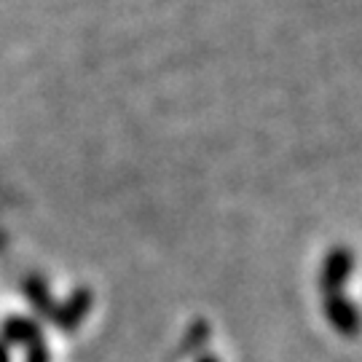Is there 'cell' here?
I'll return each instance as SVG.
<instances>
[{"label": "cell", "instance_id": "6da1fadb", "mask_svg": "<svg viewBox=\"0 0 362 362\" xmlns=\"http://www.w3.org/2000/svg\"><path fill=\"white\" fill-rule=\"evenodd\" d=\"M322 314L327 325L336 330L338 336L354 338L360 336L362 330V311L354 306V300L346 298L344 293H333V296H325L322 300Z\"/></svg>", "mask_w": 362, "mask_h": 362}, {"label": "cell", "instance_id": "7a4b0ae2", "mask_svg": "<svg viewBox=\"0 0 362 362\" xmlns=\"http://www.w3.org/2000/svg\"><path fill=\"white\" fill-rule=\"evenodd\" d=\"M351 272H354V252L346 245L333 247L322 260V269H320V290L325 296H333V293H344V287L349 282Z\"/></svg>", "mask_w": 362, "mask_h": 362}, {"label": "cell", "instance_id": "3957f363", "mask_svg": "<svg viewBox=\"0 0 362 362\" xmlns=\"http://www.w3.org/2000/svg\"><path fill=\"white\" fill-rule=\"evenodd\" d=\"M89 309H91V293L86 290V287H81V290H76L73 296L67 298L59 309H54L52 320L57 322V327H59V330L73 333L78 325L86 320Z\"/></svg>", "mask_w": 362, "mask_h": 362}, {"label": "cell", "instance_id": "277c9868", "mask_svg": "<svg viewBox=\"0 0 362 362\" xmlns=\"http://www.w3.org/2000/svg\"><path fill=\"white\" fill-rule=\"evenodd\" d=\"M3 336H6V341H11V344H35L40 336L38 325L30 322V320H25V317H11V320H6V325H3Z\"/></svg>", "mask_w": 362, "mask_h": 362}, {"label": "cell", "instance_id": "5b68a950", "mask_svg": "<svg viewBox=\"0 0 362 362\" xmlns=\"http://www.w3.org/2000/svg\"><path fill=\"white\" fill-rule=\"evenodd\" d=\"M212 338V327H209L204 320H196L188 330H185V338H182V354H196L202 351L209 344Z\"/></svg>", "mask_w": 362, "mask_h": 362}, {"label": "cell", "instance_id": "8992f818", "mask_svg": "<svg viewBox=\"0 0 362 362\" xmlns=\"http://www.w3.org/2000/svg\"><path fill=\"white\" fill-rule=\"evenodd\" d=\"M25 293H27V298L33 300V306H35L43 317H49V320H52L54 300H52V296H49V287L43 285V279H27Z\"/></svg>", "mask_w": 362, "mask_h": 362}, {"label": "cell", "instance_id": "52a82bcc", "mask_svg": "<svg viewBox=\"0 0 362 362\" xmlns=\"http://www.w3.org/2000/svg\"><path fill=\"white\" fill-rule=\"evenodd\" d=\"M27 362H49V351H46L43 338H38L35 344H30V349H27Z\"/></svg>", "mask_w": 362, "mask_h": 362}, {"label": "cell", "instance_id": "ba28073f", "mask_svg": "<svg viewBox=\"0 0 362 362\" xmlns=\"http://www.w3.org/2000/svg\"><path fill=\"white\" fill-rule=\"evenodd\" d=\"M196 362H220V360L215 357V354H202V357H199Z\"/></svg>", "mask_w": 362, "mask_h": 362}, {"label": "cell", "instance_id": "9c48e42d", "mask_svg": "<svg viewBox=\"0 0 362 362\" xmlns=\"http://www.w3.org/2000/svg\"><path fill=\"white\" fill-rule=\"evenodd\" d=\"M0 362H8V349L0 344Z\"/></svg>", "mask_w": 362, "mask_h": 362}]
</instances>
